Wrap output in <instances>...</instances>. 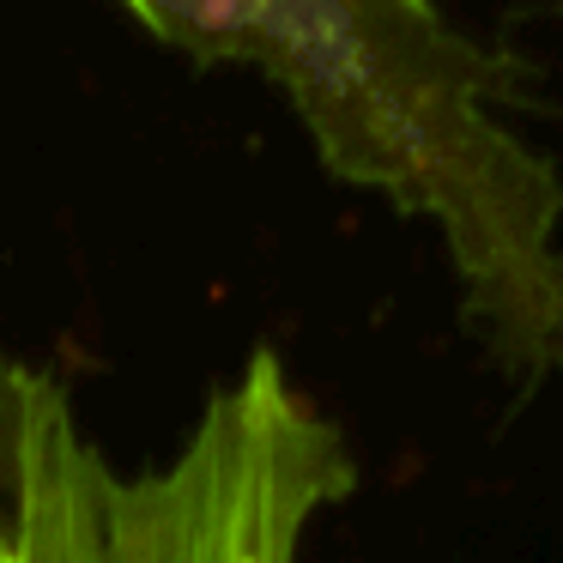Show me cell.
Instances as JSON below:
<instances>
[{
    "mask_svg": "<svg viewBox=\"0 0 563 563\" xmlns=\"http://www.w3.org/2000/svg\"><path fill=\"white\" fill-rule=\"evenodd\" d=\"M170 43L255 62L321 158L430 219L466 316L527 394L563 400V195L490 110L485 62L430 0H140Z\"/></svg>",
    "mask_w": 563,
    "mask_h": 563,
    "instance_id": "cell-1",
    "label": "cell"
},
{
    "mask_svg": "<svg viewBox=\"0 0 563 563\" xmlns=\"http://www.w3.org/2000/svg\"><path fill=\"white\" fill-rule=\"evenodd\" d=\"M352 478L345 437L273 352H249L140 473L55 376L0 357V563H303Z\"/></svg>",
    "mask_w": 563,
    "mask_h": 563,
    "instance_id": "cell-2",
    "label": "cell"
}]
</instances>
